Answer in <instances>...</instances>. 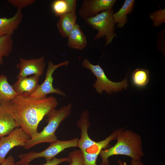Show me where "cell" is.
<instances>
[{
	"mask_svg": "<svg viewBox=\"0 0 165 165\" xmlns=\"http://www.w3.org/2000/svg\"><path fill=\"white\" fill-rule=\"evenodd\" d=\"M58 105L57 99L53 96L40 99L17 96L8 102L15 122L30 138L39 132L38 125L43 117Z\"/></svg>",
	"mask_w": 165,
	"mask_h": 165,
	"instance_id": "cell-1",
	"label": "cell"
},
{
	"mask_svg": "<svg viewBox=\"0 0 165 165\" xmlns=\"http://www.w3.org/2000/svg\"><path fill=\"white\" fill-rule=\"evenodd\" d=\"M116 139L117 143L114 146L100 152L99 155L102 158L100 165H109L108 158L113 155H126L136 160H140L144 156L141 139L137 133L123 129L119 133Z\"/></svg>",
	"mask_w": 165,
	"mask_h": 165,
	"instance_id": "cell-2",
	"label": "cell"
},
{
	"mask_svg": "<svg viewBox=\"0 0 165 165\" xmlns=\"http://www.w3.org/2000/svg\"><path fill=\"white\" fill-rule=\"evenodd\" d=\"M72 105L69 103L58 109H55L47 115V125L34 138H30L24 145L25 149H28L35 145L43 143H49L57 140L55 132L61 123L71 114Z\"/></svg>",
	"mask_w": 165,
	"mask_h": 165,
	"instance_id": "cell-3",
	"label": "cell"
},
{
	"mask_svg": "<svg viewBox=\"0 0 165 165\" xmlns=\"http://www.w3.org/2000/svg\"><path fill=\"white\" fill-rule=\"evenodd\" d=\"M81 65L84 68L90 70L96 77L97 79L93 86L100 94H102L104 91L109 94H112V92L116 93L121 91L123 89H126L128 86L127 77L121 82H112L108 78L99 64L94 65L88 59H84Z\"/></svg>",
	"mask_w": 165,
	"mask_h": 165,
	"instance_id": "cell-4",
	"label": "cell"
},
{
	"mask_svg": "<svg viewBox=\"0 0 165 165\" xmlns=\"http://www.w3.org/2000/svg\"><path fill=\"white\" fill-rule=\"evenodd\" d=\"M79 139L76 138L68 141L57 140L50 143L49 146L44 150L40 152L32 151L21 154L19 156V161L15 163L16 165H22L30 163L35 159L44 158L46 162L51 160L58 154L64 149L70 147H78Z\"/></svg>",
	"mask_w": 165,
	"mask_h": 165,
	"instance_id": "cell-5",
	"label": "cell"
},
{
	"mask_svg": "<svg viewBox=\"0 0 165 165\" xmlns=\"http://www.w3.org/2000/svg\"><path fill=\"white\" fill-rule=\"evenodd\" d=\"M113 9L102 12L96 16L85 19V21L98 32L94 37L95 40L105 38V46L110 43L117 35L114 32L115 23L113 18Z\"/></svg>",
	"mask_w": 165,
	"mask_h": 165,
	"instance_id": "cell-6",
	"label": "cell"
},
{
	"mask_svg": "<svg viewBox=\"0 0 165 165\" xmlns=\"http://www.w3.org/2000/svg\"><path fill=\"white\" fill-rule=\"evenodd\" d=\"M69 63V61L66 60L57 64H54L51 61H49L44 81L42 84L39 85L37 90L33 93L28 97L38 99L43 98L46 97L47 94L51 93L66 96L65 94L60 89L54 88L53 86L52 75L57 68L62 66H68Z\"/></svg>",
	"mask_w": 165,
	"mask_h": 165,
	"instance_id": "cell-7",
	"label": "cell"
},
{
	"mask_svg": "<svg viewBox=\"0 0 165 165\" xmlns=\"http://www.w3.org/2000/svg\"><path fill=\"white\" fill-rule=\"evenodd\" d=\"M30 137L20 127H17L0 139V164L6 159L9 151L16 146L23 147Z\"/></svg>",
	"mask_w": 165,
	"mask_h": 165,
	"instance_id": "cell-8",
	"label": "cell"
},
{
	"mask_svg": "<svg viewBox=\"0 0 165 165\" xmlns=\"http://www.w3.org/2000/svg\"><path fill=\"white\" fill-rule=\"evenodd\" d=\"M116 0H84L79 10L84 20L94 17L101 11L112 9Z\"/></svg>",
	"mask_w": 165,
	"mask_h": 165,
	"instance_id": "cell-9",
	"label": "cell"
},
{
	"mask_svg": "<svg viewBox=\"0 0 165 165\" xmlns=\"http://www.w3.org/2000/svg\"><path fill=\"white\" fill-rule=\"evenodd\" d=\"M45 66L43 57L31 59L20 57V62L16 65V68L20 70L17 78L18 79L25 77L31 75L40 77L44 72Z\"/></svg>",
	"mask_w": 165,
	"mask_h": 165,
	"instance_id": "cell-10",
	"label": "cell"
},
{
	"mask_svg": "<svg viewBox=\"0 0 165 165\" xmlns=\"http://www.w3.org/2000/svg\"><path fill=\"white\" fill-rule=\"evenodd\" d=\"M77 125L81 131L78 147L81 152H82L96 143V141L90 138L88 134V130L90 123L89 120V112L88 110H84L81 113L79 119L77 122Z\"/></svg>",
	"mask_w": 165,
	"mask_h": 165,
	"instance_id": "cell-11",
	"label": "cell"
},
{
	"mask_svg": "<svg viewBox=\"0 0 165 165\" xmlns=\"http://www.w3.org/2000/svg\"><path fill=\"white\" fill-rule=\"evenodd\" d=\"M40 76L33 75L29 77H24L18 80L12 86L17 96L28 97L33 93L39 85Z\"/></svg>",
	"mask_w": 165,
	"mask_h": 165,
	"instance_id": "cell-12",
	"label": "cell"
},
{
	"mask_svg": "<svg viewBox=\"0 0 165 165\" xmlns=\"http://www.w3.org/2000/svg\"><path fill=\"white\" fill-rule=\"evenodd\" d=\"M9 102L0 103V139L7 135L13 129L19 127L10 112Z\"/></svg>",
	"mask_w": 165,
	"mask_h": 165,
	"instance_id": "cell-13",
	"label": "cell"
},
{
	"mask_svg": "<svg viewBox=\"0 0 165 165\" xmlns=\"http://www.w3.org/2000/svg\"><path fill=\"white\" fill-rule=\"evenodd\" d=\"M23 18L22 9H17L15 13L11 17H0V37L12 35L18 29Z\"/></svg>",
	"mask_w": 165,
	"mask_h": 165,
	"instance_id": "cell-14",
	"label": "cell"
},
{
	"mask_svg": "<svg viewBox=\"0 0 165 165\" xmlns=\"http://www.w3.org/2000/svg\"><path fill=\"white\" fill-rule=\"evenodd\" d=\"M76 12L69 13L59 17L57 26L59 32L63 37H68L77 24Z\"/></svg>",
	"mask_w": 165,
	"mask_h": 165,
	"instance_id": "cell-15",
	"label": "cell"
},
{
	"mask_svg": "<svg viewBox=\"0 0 165 165\" xmlns=\"http://www.w3.org/2000/svg\"><path fill=\"white\" fill-rule=\"evenodd\" d=\"M68 46L72 48L82 50L85 48L87 42L85 35L79 26L76 24L68 35Z\"/></svg>",
	"mask_w": 165,
	"mask_h": 165,
	"instance_id": "cell-16",
	"label": "cell"
},
{
	"mask_svg": "<svg viewBox=\"0 0 165 165\" xmlns=\"http://www.w3.org/2000/svg\"><path fill=\"white\" fill-rule=\"evenodd\" d=\"M76 0H55L51 5L53 13L58 17L69 13L76 12Z\"/></svg>",
	"mask_w": 165,
	"mask_h": 165,
	"instance_id": "cell-17",
	"label": "cell"
},
{
	"mask_svg": "<svg viewBox=\"0 0 165 165\" xmlns=\"http://www.w3.org/2000/svg\"><path fill=\"white\" fill-rule=\"evenodd\" d=\"M134 0H126L120 9L113 14L115 24L117 23V27L122 28L127 23V14L132 12L134 5Z\"/></svg>",
	"mask_w": 165,
	"mask_h": 165,
	"instance_id": "cell-18",
	"label": "cell"
},
{
	"mask_svg": "<svg viewBox=\"0 0 165 165\" xmlns=\"http://www.w3.org/2000/svg\"><path fill=\"white\" fill-rule=\"evenodd\" d=\"M12 86L9 83L7 77L3 75H0V103L9 102L17 96Z\"/></svg>",
	"mask_w": 165,
	"mask_h": 165,
	"instance_id": "cell-19",
	"label": "cell"
},
{
	"mask_svg": "<svg viewBox=\"0 0 165 165\" xmlns=\"http://www.w3.org/2000/svg\"><path fill=\"white\" fill-rule=\"evenodd\" d=\"M131 79L133 84L135 86L139 87H144L149 81V72L146 69L137 68L132 73Z\"/></svg>",
	"mask_w": 165,
	"mask_h": 165,
	"instance_id": "cell-20",
	"label": "cell"
},
{
	"mask_svg": "<svg viewBox=\"0 0 165 165\" xmlns=\"http://www.w3.org/2000/svg\"><path fill=\"white\" fill-rule=\"evenodd\" d=\"M13 49L12 35H7L0 37V64H3L4 57L8 56Z\"/></svg>",
	"mask_w": 165,
	"mask_h": 165,
	"instance_id": "cell-21",
	"label": "cell"
},
{
	"mask_svg": "<svg viewBox=\"0 0 165 165\" xmlns=\"http://www.w3.org/2000/svg\"><path fill=\"white\" fill-rule=\"evenodd\" d=\"M149 17L152 20L154 26H160L165 22V9H160L155 11L150 14Z\"/></svg>",
	"mask_w": 165,
	"mask_h": 165,
	"instance_id": "cell-22",
	"label": "cell"
},
{
	"mask_svg": "<svg viewBox=\"0 0 165 165\" xmlns=\"http://www.w3.org/2000/svg\"><path fill=\"white\" fill-rule=\"evenodd\" d=\"M69 165H84L83 156L80 150H77L69 153Z\"/></svg>",
	"mask_w": 165,
	"mask_h": 165,
	"instance_id": "cell-23",
	"label": "cell"
},
{
	"mask_svg": "<svg viewBox=\"0 0 165 165\" xmlns=\"http://www.w3.org/2000/svg\"><path fill=\"white\" fill-rule=\"evenodd\" d=\"M35 0H8L7 2L10 4L17 8L21 9L33 4Z\"/></svg>",
	"mask_w": 165,
	"mask_h": 165,
	"instance_id": "cell-24",
	"label": "cell"
},
{
	"mask_svg": "<svg viewBox=\"0 0 165 165\" xmlns=\"http://www.w3.org/2000/svg\"><path fill=\"white\" fill-rule=\"evenodd\" d=\"M70 159L69 157H64L60 158H54L53 159L51 160L46 162L45 163L41 165H58L60 163L65 162H70ZM22 165H36L34 164H30V163L24 164Z\"/></svg>",
	"mask_w": 165,
	"mask_h": 165,
	"instance_id": "cell-25",
	"label": "cell"
},
{
	"mask_svg": "<svg viewBox=\"0 0 165 165\" xmlns=\"http://www.w3.org/2000/svg\"><path fill=\"white\" fill-rule=\"evenodd\" d=\"M14 159L13 156L10 155L6 159L1 165H15Z\"/></svg>",
	"mask_w": 165,
	"mask_h": 165,
	"instance_id": "cell-26",
	"label": "cell"
},
{
	"mask_svg": "<svg viewBox=\"0 0 165 165\" xmlns=\"http://www.w3.org/2000/svg\"><path fill=\"white\" fill-rule=\"evenodd\" d=\"M119 165H127L126 162H123L120 160H119L118 161ZM131 165H144L143 163L140 160H132L131 161Z\"/></svg>",
	"mask_w": 165,
	"mask_h": 165,
	"instance_id": "cell-27",
	"label": "cell"
},
{
	"mask_svg": "<svg viewBox=\"0 0 165 165\" xmlns=\"http://www.w3.org/2000/svg\"><path fill=\"white\" fill-rule=\"evenodd\" d=\"M1 105L0 104V109L1 108Z\"/></svg>",
	"mask_w": 165,
	"mask_h": 165,
	"instance_id": "cell-28",
	"label": "cell"
},
{
	"mask_svg": "<svg viewBox=\"0 0 165 165\" xmlns=\"http://www.w3.org/2000/svg\"><path fill=\"white\" fill-rule=\"evenodd\" d=\"M1 164H0V165H1Z\"/></svg>",
	"mask_w": 165,
	"mask_h": 165,
	"instance_id": "cell-29",
	"label": "cell"
}]
</instances>
